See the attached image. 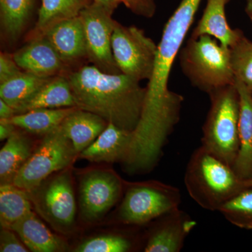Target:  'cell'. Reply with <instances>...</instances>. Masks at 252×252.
Returning <instances> with one entry per match:
<instances>
[{
	"instance_id": "6da1fadb",
	"label": "cell",
	"mask_w": 252,
	"mask_h": 252,
	"mask_svg": "<svg viewBox=\"0 0 252 252\" xmlns=\"http://www.w3.org/2000/svg\"><path fill=\"white\" fill-rule=\"evenodd\" d=\"M201 1L182 0L164 28L153 74L147 86L143 111L134 130L136 140L141 143L164 142L180 120L184 97L169 90V77Z\"/></svg>"
},
{
	"instance_id": "7a4b0ae2",
	"label": "cell",
	"mask_w": 252,
	"mask_h": 252,
	"mask_svg": "<svg viewBox=\"0 0 252 252\" xmlns=\"http://www.w3.org/2000/svg\"><path fill=\"white\" fill-rule=\"evenodd\" d=\"M67 77L78 108L124 130H135L147 94L140 81L122 73L107 74L93 64L70 71Z\"/></svg>"
},
{
	"instance_id": "3957f363",
	"label": "cell",
	"mask_w": 252,
	"mask_h": 252,
	"mask_svg": "<svg viewBox=\"0 0 252 252\" xmlns=\"http://www.w3.org/2000/svg\"><path fill=\"white\" fill-rule=\"evenodd\" d=\"M186 189L199 206L220 211L227 202L248 188L233 167L200 146L190 156L185 175Z\"/></svg>"
},
{
	"instance_id": "277c9868",
	"label": "cell",
	"mask_w": 252,
	"mask_h": 252,
	"mask_svg": "<svg viewBox=\"0 0 252 252\" xmlns=\"http://www.w3.org/2000/svg\"><path fill=\"white\" fill-rule=\"evenodd\" d=\"M179 58L184 74L199 90L209 94L235 84L230 49L212 36L189 38Z\"/></svg>"
},
{
	"instance_id": "5b68a950",
	"label": "cell",
	"mask_w": 252,
	"mask_h": 252,
	"mask_svg": "<svg viewBox=\"0 0 252 252\" xmlns=\"http://www.w3.org/2000/svg\"><path fill=\"white\" fill-rule=\"evenodd\" d=\"M208 94L210 107L203 127L201 146L233 167L239 151L238 90L233 84Z\"/></svg>"
},
{
	"instance_id": "8992f818",
	"label": "cell",
	"mask_w": 252,
	"mask_h": 252,
	"mask_svg": "<svg viewBox=\"0 0 252 252\" xmlns=\"http://www.w3.org/2000/svg\"><path fill=\"white\" fill-rule=\"evenodd\" d=\"M44 136L13 182L28 193L39 187L51 174L69 166L77 154L61 126Z\"/></svg>"
},
{
	"instance_id": "52a82bcc",
	"label": "cell",
	"mask_w": 252,
	"mask_h": 252,
	"mask_svg": "<svg viewBox=\"0 0 252 252\" xmlns=\"http://www.w3.org/2000/svg\"><path fill=\"white\" fill-rule=\"evenodd\" d=\"M113 56L122 74L141 81L150 80L157 59L158 45L135 26L117 22L112 34Z\"/></svg>"
},
{
	"instance_id": "ba28073f",
	"label": "cell",
	"mask_w": 252,
	"mask_h": 252,
	"mask_svg": "<svg viewBox=\"0 0 252 252\" xmlns=\"http://www.w3.org/2000/svg\"><path fill=\"white\" fill-rule=\"evenodd\" d=\"M180 190L162 183L140 184L127 189L119 208V218L124 223L144 225L163 214L179 208Z\"/></svg>"
},
{
	"instance_id": "9c48e42d",
	"label": "cell",
	"mask_w": 252,
	"mask_h": 252,
	"mask_svg": "<svg viewBox=\"0 0 252 252\" xmlns=\"http://www.w3.org/2000/svg\"><path fill=\"white\" fill-rule=\"evenodd\" d=\"M85 33L87 59L102 72L121 73L113 56L112 34L117 21L103 6L93 2L79 14Z\"/></svg>"
},
{
	"instance_id": "30bf717a",
	"label": "cell",
	"mask_w": 252,
	"mask_h": 252,
	"mask_svg": "<svg viewBox=\"0 0 252 252\" xmlns=\"http://www.w3.org/2000/svg\"><path fill=\"white\" fill-rule=\"evenodd\" d=\"M122 190V183L112 173L96 171L87 174L80 185L83 216L90 220L100 218L117 203Z\"/></svg>"
},
{
	"instance_id": "8fae6325",
	"label": "cell",
	"mask_w": 252,
	"mask_h": 252,
	"mask_svg": "<svg viewBox=\"0 0 252 252\" xmlns=\"http://www.w3.org/2000/svg\"><path fill=\"white\" fill-rule=\"evenodd\" d=\"M38 198L39 210L50 221L62 227L74 223L76 203L69 174L64 172L50 180Z\"/></svg>"
},
{
	"instance_id": "7c38bea8",
	"label": "cell",
	"mask_w": 252,
	"mask_h": 252,
	"mask_svg": "<svg viewBox=\"0 0 252 252\" xmlns=\"http://www.w3.org/2000/svg\"><path fill=\"white\" fill-rule=\"evenodd\" d=\"M157 225L144 246L145 252H179L196 221L179 208L158 217Z\"/></svg>"
},
{
	"instance_id": "4fadbf2b",
	"label": "cell",
	"mask_w": 252,
	"mask_h": 252,
	"mask_svg": "<svg viewBox=\"0 0 252 252\" xmlns=\"http://www.w3.org/2000/svg\"><path fill=\"white\" fill-rule=\"evenodd\" d=\"M13 55L23 71L37 77L67 76L71 71L44 36L28 41L26 45Z\"/></svg>"
},
{
	"instance_id": "5bb4252c",
	"label": "cell",
	"mask_w": 252,
	"mask_h": 252,
	"mask_svg": "<svg viewBox=\"0 0 252 252\" xmlns=\"http://www.w3.org/2000/svg\"><path fill=\"white\" fill-rule=\"evenodd\" d=\"M43 36L67 67L87 59L85 33L79 16L56 23Z\"/></svg>"
},
{
	"instance_id": "9a60e30c",
	"label": "cell",
	"mask_w": 252,
	"mask_h": 252,
	"mask_svg": "<svg viewBox=\"0 0 252 252\" xmlns=\"http://www.w3.org/2000/svg\"><path fill=\"white\" fill-rule=\"evenodd\" d=\"M240 100L239 151L233 168L243 180L252 178V93L246 85L235 79Z\"/></svg>"
},
{
	"instance_id": "2e32d148",
	"label": "cell",
	"mask_w": 252,
	"mask_h": 252,
	"mask_svg": "<svg viewBox=\"0 0 252 252\" xmlns=\"http://www.w3.org/2000/svg\"><path fill=\"white\" fill-rule=\"evenodd\" d=\"M132 140V132L109 123L103 132L80 154V158L92 162L127 160Z\"/></svg>"
},
{
	"instance_id": "e0dca14e",
	"label": "cell",
	"mask_w": 252,
	"mask_h": 252,
	"mask_svg": "<svg viewBox=\"0 0 252 252\" xmlns=\"http://www.w3.org/2000/svg\"><path fill=\"white\" fill-rule=\"evenodd\" d=\"M230 0H207L203 16L194 28L190 37L210 35L224 47H231L243 33L230 27L225 16V8Z\"/></svg>"
},
{
	"instance_id": "ac0fdd59",
	"label": "cell",
	"mask_w": 252,
	"mask_h": 252,
	"mask_svg": "<svg viewBox=\"0 0 252 252\" xmlns=\"http://www.w3.org/2000/svg\"><path fill=\"white\" fill-rule=\"evenodd\" d=\"M108 124L97 114L77 108L63 120L61 126L79 154L98 137Z\"/></svg>"
},
{
	"instance_id": "d6986e66",
	"label": "cell",
	"mask_w": 252,
	"mask_h": 252,
	"mask_svg": "<svg viewBox=\"0 0 252 252\" xmlns=\"http://www.w3.org/2000/svg\"><path fill=\"white\" fill-rule=\"evenodd\" d=\"M24 245L32 252H56L64 251L66 244L53 234L32 211L11 226Z\"/></svg>"
},
{
	"instance_id": "ffe728a7",
	"label": "cell",
	"mask_w": 252,
	"mask_h": 252,
	"mask_svg": "<svg viewBox=\"0 0 252 252\" xmlns=\"http://www.w3.org/2000/svg\"><path fill=\"white\" fill-rule=\"evenodd\" d=\"M66 107H77L75 97L67 76H57L51 78L29 101L18 109L16 114L36 109Z\"/></svg>"
},
{
	"instance_id": "44dd1931",
	"label": "cell",
	"mask_w": 252,
	"mask_h": 252,
	"mask_svg": "<svg viewBox=\"0 0 252 252\" xmlns=\"http://www.w3.org/2000/svg\"><path fill=\"white\" fill-rule=\"evenodd\" d=\"M94 0H42L34 28L28 34V41L44 35L56 23L79 16Z\"/></svg>"
},
{
	"instance_id": "7402d4cb",
	"label": "cell",
	"mask_w": 252,
	"mask_h": 252,
	"mask_svg": "<svg viewBox=\"0 0 252 252\" xmlns=\"http://www.w3.org/2000/svg\"><path fill=\"white\" fill-rule=\"evenodd\" d=\"M32 153L31 141L21 132L15 130L0 151L1 184H13L15 177Z\"/></svg>"
},
{
	"instance_id": "603a6c76",
	"label": "cell",
	"mask_w": 252,
	"mask_h": 252,
	"mask_svg": "<svg viewBox=\"0 0 252 252\" xmlns=\"http://www.w3.org/2000/svg\"><path fill=\"white\" fill-rule=\"evenodd\" d=\"M77 108L32 109L23 114H16L6 121L31 133L45 135L59 127L63 120Z\"/></svg>"
},
{
	"instance_id": "cb8c5ba5",
	"label": "cell",
	"mask_w": 252,
	"mask_h": 252,
	"mask_svg": "<svg viewBox=\"0 0 252 252\" xmlns=\"http://www.w3.org/2000/svg\"><path fill=\"white\" fill-rule=\"evenodd\" d=\"M34 0H0L1 36L9 44L19 39L27 26Z\"/></svg>"
},
{
	"instance_id": "d4e9b609",
	"label": "cell",
	"mask_w": 252,
	"mask_h": 252,
	"mask_svg": "<svg viewBox=\"0 0 252 252\" xmlns=\"http://www.w3.org/2000/svg\"><path fill=\"white\" fill-rule=\"evenodd\" d=\"M51 78L37 77L24 72L0 84V99L17 111L33 97Z\"/></svg>"
},
{
	"instance_id": "484cf974",
	"label": "cell",
	"mask_w": 252,
	"mask_h": 252,
	"mask_svg": "<svg viewBox=\"0 0 252 252\" xmlns=\"http://www.w3.org/2000/svg\"><path fill=\"white\" fill-rule=\"evenodd\" d=\"M28 192L14 184H1L0 187V223L9 228L32 212Z\"/></svg>"
},
{
	"instance_id": "4316f807",
	"label": "cell",
	"mask_w": 252,
	"mask_h": 252,
	"mask_svg": "<svg viewBox=\"0 0 252 252\" xmlns=\"http://www.w3.org/2000/svg\"><path fill=\"white\" fill-rule=\"evenodd\" d=\"M219 212L235 226L252 230V187L245 189L235 195Z\"/></svg>"
},
{
	"instance_id": "83f0119b",
	"label": "cell",
	"mask_w": 252,
	"mask_h": 252,
	"mask_svg": "<svg viewBox=\"0 0 252 252\" xmlns=\"http://www.w3.org/2000/svg\"><path fill=\"white\" fill-rule=\"evenodd\" d=\"M229 49L235 79L243 81L252 93V41L242 33Z\"/></svg>"
},
{
	"instance_id": "f1b7e54d",
	"label": "cell",
	"mask_w": 252,
	"mask_h": 252,
	"mask_svg": "<svg viewBox=\"0 0 252 252\" xmlns=\"http://www.w3.org/2000/svg\"><path fill=\"white\" fill-rule=\"evenodd\" d=\"M132 248L130 240L122 235H101L81 244L78 252H126Z\"/></svg>"
},
{
	"instance_id": "f546056e",
	"label": "cell",
	"mask_w": 252,
	"mask_h": 252,
	"mask_svg": "<svg viewBox=\"0 0 252 252\" xmlns=\"http://www.w3.org/2000/svg\"><path fill=\"white\" fill-rule=\"evenodd\" d=\"M24 71L18 65L14 55L9 53L0 54V84L23 74Z\"/></svg>"
},
{
	"instance_id": "4dcf8cb0",
	"label": "cell",
	"mask_w": 252,
	"mask_h": 252,
	"mask_svg": "<svg viewBox=\"0 0 252 252\" xmlns=\"http://www.w3.org/2000/svg\"><path fill=\"white\" fill-rule=\"evenodd\" d=\"M14 230L2 228L0 233V252H27V248L16 238Z\"/></svg>"
},
{
	"instance_id": "1f68e13d",
	"label": "cell",
	"mask_w": 252,
	"mask_h": 252,
	"mask_svg": "<svg viewBox=\"0 0 252 252\" xmlns=\"http://www.w3.org/2000/svg\"><path fill=\"white\" fill-rule=\"evenodd\" d=\"M120 1L134 14L147 18L153 17L157 9L156 4L148 0H120Z\"/></svg>"
},
{
	"instance_id": "d6a6232c",
	"label": "cell",
	"mask_w": 252,
	"mask_h": 252,
	"mask_svg": "<svg viewBox=\"0 0 252 252\" xmlns=\"http://www.w3.org/2000/svg\"><path fill=\"white\" fill-rule=\"evenodd\" d=\"M16 126L6 120H0V140L8 138L15 132Z\"/></svg>"
},
{
	"instance_id": "836d02e7",
	"label": "cell",
	"mask_w": 252,
	"mask_h": 252,
	"mask_svg": "<svg viewBox=\"0 0 252 252\" xmlns=\"http://www.w3.org/2000/svg\"><path fill=\"white\" fill-rule=\"evenodd\" d=\"M16 112L14 108L0 99V120H9L16 115Z\"/></svg>"
},
{
	"instance_id": "e575fe53",
	"label": "cell",
	"mask_w": 252,
	"mask_h": 252,
	"mask_svg": "<svg viewBox=\"0 0 252 252\" xmlns=\"http://www.w3.org/2000/svg\"><path fill=\"white\" fill-rule=\"evenodd\" d=\"M94 2L103 6L112 14L121 4L120 0H94Z\"/></svg>"
},
{
	"instance_id": "d590c367",
	"label": "cell",
	"mask_w": 252,
	"mask_h": 252,
	"mask_svg": "<svg viewBox=\"0 0 252 252\" xmlns=\"http://www.w3.org/2000/svg\"><path fill=\"white\" fill-rule=\"evenodd\" d=\"M245 10L249 16H252V0H248Z\"/></svg>"
},
{
	"instance_id": "8d00e7d4",
	"label": "cell",
	"mask_w": 252,
	"mask_h": 252,
	"mask_svg": "<svg viewBox=\"0 0 252 252\" xmlns=\"http://www.w3.org/2000/svg\"><path fill=\"white\" fill-rule=\"evenodd\" d=\"M245 185H246L247 187H252V178L250 179V180H245Z\"/></svg>"
},
{
	"instance_id": "74e56055",
	"label": "cell",
	"mask_w": 252,
	"mask_h": 252,
	"mask_svg": "<svg viewBox=\"0 0 252 252\" xmlns=\"http://www.w3.org/2000/svg\"><path fill=\"white\" fill-rule=\"evenodd\" d=\"M149 1H150L152 4H156L155 0H148Z\"/></svg>"
},
{
	"instance_id": "f35d334b",
	"label": "cell",
	"mask_w": 252,
	"mask_h": 252,
	"mask_svg": "<svg viewBox=\"0 0 252 252\" xmlns=\"http://www.w3.org/2000/svg\"><path fill=\"white\" fill-rule=\"evenodd\" d=\"M250 18H251V20H252V16H250Z\"/></svg>"
}]
</instances>
